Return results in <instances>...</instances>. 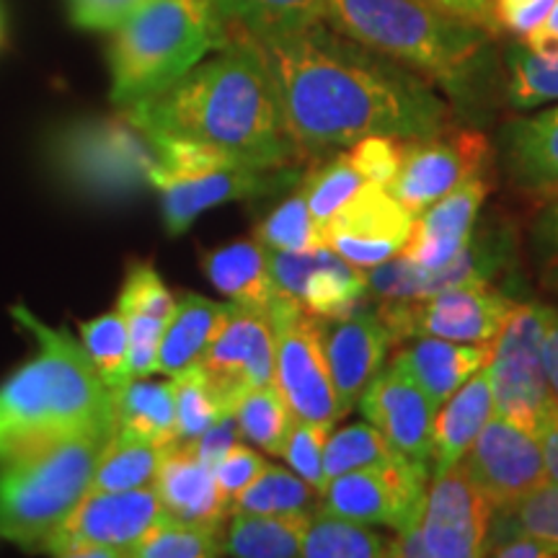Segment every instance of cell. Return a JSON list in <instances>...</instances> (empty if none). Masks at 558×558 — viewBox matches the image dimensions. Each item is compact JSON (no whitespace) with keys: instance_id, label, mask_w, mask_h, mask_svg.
<instances>
[{"instance_id":"6da1fadb","label":"cell","mask_w":558,"mask_h":558,"mask_svg":"<svg viewBox=\"0 0 558 558\" xmlns=\"http://www.w3.org/2000/svg\"><path fill=\"white\" fill-rule=\"evenodd\" d=\"M262 54L292 143L303 156L362 137L427 140L456 130L429 78L324 24L248 39Z\"/></svg>"},{"instance_id":"7a4b0ae2","label":"cell","mask_w":558,"mask_h":558,"mask_svg":"<svg viewBox=\"0 0 558 558\" xmlns=\"http://www.w3.org/2000/svg\"><path fill=\"white\" fill-rule=\"evenodd\" d=\"M122 111L150 140H186L251 169H282L303 156L284 128L269 70L248 39H230L169 88Z\"/></svg>"},{"instance_id":"3957f363","label":"cell","mask_w":558,"mask_h":558,"mask_svg":"<svg viewBox=\"0 0 558 558\" xmlns=\"http://www.w3.org/2000/svg\"><path fill=\"white\" fill-rule=\"evenodd\" d=\"M11 316L39 341L37 354L0 386V465L86 435H111V388L65 329L24 308Z\"/></svg>"},{"instance_id":"277c9868","label":"cell","mask_w":558,"mask_h":558,"mask_svg":"<svg viewBox=\"0 0 558 558\" xmlns=\"http://www.w3.org/2000/svg\"><path fill=\"white\" fill-rule=\"evenodd\" d=\"M326 24L450 90L492 39L424 0H326Z\"/></svg>"},{"instance_id":"5b68a950","label":"cell","mask_w":558,"mask_h":558,"mask_svg":"<svg viewBox=\"0 0 558 558\" xmlns=\"http://www.w3.org/2000/svg\"><path fill=\"white\" fill-rule=\"evenodd\" d=\"M228 41L213 0H153L111 32V101L148 99Z\"/></svg>"},{"instance_id":"8992f818","label":"cell","mask_w":558,"mask_h":558,"mask_svg":"<svg viewBox=\"0 0 558 558\" xmlns=\"http://www.w3.org/2000/svg\"><path fill=\"white\" fill-rule=\"evenodd\" d=\"M109 435L73 437L0 465V538L41 546L94 486Z\"/></svg>"},{"instance_id":"52a82bcc","label":"cell","mask_w":558,"mask_h":558,"mask_svg":"<svg viewBox=\"0 0 558 558\" xmlns=\"http://www.w3.org/2000/svg\"><path fill=\"white\" fill-rule=\"evenodd\" d=\"M50 163L81 197L122 202L150 190L160 158L156 143L120 111L60 128L50 140Z\"/></svg>"},{"instance_id":"ba28073f","label":"cell","mask_w":558,"mask_h":558,"mask_svg":"<svg viewBox=\"0 0 558 558\" xmlns=\"http://www.w3.org/2000/svg\"><path fill=\"white\" fill-rule=\"evenodd\" d=\"M548 316L550 305H514L494 339V354L488 360L494 414L535 437L558 418L543 357Z\"/></svg>"},{"instance_id":"9c48e42d","label":"cell","mask_w":558,"mask_h":558,"mask_svg":"<svg viewBox=\"0 0 558 558\" xmlns=\"http://www.w3.org/2000/svg\"><path fill=\"white\" fill-rule=\"evenodd\" d=\"M494 507L473 484L463 463L439 473L427 488L422 518L407 533H396L388 556L471 558L484 556Z\"/></svg>"},{"instance_id":"30bf717a","label":"cell","mask_w":558,"mask_h":558,"mask_svg":"<svg viewBox=\"0 0 558 558\" xmlns=\"http://www.w3.org/2000/svg\"><path fill=\"white\" fill-rule=\"evenodd\" d=\"M163 518L156 486L130 492L90 488L62 527L47 535L41 548L68 558L135 556L140 543Z\"/></svg>"},{"instance_id":"8fae6325","label":"cell","mask_w":558,"mask_h":558,"mask_svg":"<svg viewBox=\"0 0 558 558\" xmlns=\"http://www.w3.org/2000/svg\"><path fill=\"white\" fill-rule=\"evenodd\" d=\"M518 300L494 284H471L418 300H380L378 313L396 344L435 337L463 344H492Z\"/></svg>"},{"instance_id":"7c38bea8","label":"cell","mask_w":558,"mask_h":558,"mask_svg":"<svg viewBox=\"0 0 558 558\" xmlns=\"http://www.w3.org/2000/svg\"><path fill=\"white\" fill-rule=\"evenodd\" d=\"M269 318L277 341L275 386L282 390L292 414L303 422L337 424L344 416L320 341L318 318L282 295L271 305Z\"/></svg>"},{"instance_id":"4fadbf2b","label":"cell","mask_w":558,"mask_h":558,"mask_svg":"<svg viewBox=\"0 0 558 558\" xmlns=\"http://www.w3.org/2000/svg\"><path fill=\"white\" fill-rule=\"evenodd\" d=\"M518 259V239L507 226L492 222L471 235L465 248L450 264L427 269L399 254L393 259L369 267L367 284L378 300H418L437 292L492 284Z\"/></svg>"},{"instance_id":"5bb4252c","label":"cell","mask_w":558,"mask_h":558,"mask_svg":"<svg viewBox=\"0 0 558 558\" xmlns=\"http://www.w3.org/2000/svg\"><path fill=\"white\" fill-rule=\"evenodd\" d=\"M429 469L403 458L393 465L349 471L331 478L320 509L339 518L407 533L422 518Z\"/></svg>"},{"instance_id":"9a60e30c","label":"cell","mask_w":558,"mask_h":558,"mask_svg":"<svg viewBox=\"0 0 558 558\" xmlns=\"http://www.w3.org/2000/svg\"><path fill=\"white\" fill-rule=\"evenodd\" d=\"M492 160V145L481 132L450 130L427 140H407L403 158L388 192L414 218L445 194L473 177H484Z\"/></svg>"},{"instance_id":"2e32d148","label":"cell","mask_w":558,"mask_h":558,"mask_svg":"<svg viewBox=\"0 0 558 558\" xmlns=\"http://www.w3.org/2000/svg\"><path fill=\"white\" fill-rule=\"evenodd\" d=\"M275 357L277 341L269 313L233 303L199 367L220 407L233 411L248 390L275 383Z\"/></svg>"},{"instance_id":"e0dca14e","label":"cell","mask_w":558,"mask_h":558,"mask_svg":"<svg viewBox=\"0 0 558 558\" xmlns=\"http://www.w3.org/2000/svg\"><path fill=\"white\" fill-rule=\"evenodd\" d=\"M414 215L388 186L365 181L333 218L326 222L324 241L341 259L369 269L399 256L411 239Z\"/></svg>"},{"instance_id":"ac0fdd59","label":"cell","mask_w":558,"mask_h":558,"mask_svg":"<svg viewBox=\"0 0 558 558\" xmlns=\"http://www.w3.org/2000/svg\"><path fill=\"white\" fill-rule=\"evenodd\" d=\"M463 469L494 509H501L548 481L541 437L494 414L465 452Z\"/></svg>"},{"instance_id":"d6986e66","label":"cell","mask_w":558,"mask_h":558,"mask_svg":"<svg viewBox=\"0 0 558 558\" xmlns=\"http://www.w3.org/2000/svg\"><path fill=\"white\" fill-rule=\"evenodd\" d=\"M300 184L295 166L282 169H248V166H228V169L197 173V177L160 179L156 190L163 205V222L171 239L186 233L192 222L205 209L241 199L267 197V194L288 192Z\"/></svg>"},{"instance_id":"ffe728a7","label":"cell","mask_w":558,"mask_h":558,"mask_svg":"<svg viewBox=\"0 0 558 558\" xmlns=\"http://www.w3.org/2000/svg\"><path fill=\"white\" fill-rule=\"evenodd\" d=\"M360 411L396 450L432 471L437 407L396 362L373 375L360 396Z\"/></svg>"},{"instance_id":"44dd1931","label":"cell","mask_w":558,"mask_h":558,"mask_svg":"<svg viewBox=\"0 0 558 558\" xmlns=\"http://www.w3.org/2000/svg\"><path fill=\"white\" fill-rule=\"evenodd\" d=\"M320 341L337 388L341 416L360 403L362 390L383 367L388 349L396 344L393 333L375 311H354L347 318H318Z\"/></svg>"},{"instance_id":"7402d4cb","label":"cell","mask_w":558,"mask_h":558,"mask_svg":"<svg viewBox=\"0 0 558 558\" xmlns=\"http://www.w3.org/2000/svg\"><path fill=\"white\" fill-rule=\"evenodd\" d=\"M153 486H156L166 518L226 530L230 499L220 488L213 465H207L190 445L171 442L163 450Z\"/></svg>"},{"instance_id":"603a6c76","label":"cell","mask_w":558,"mask_h":558,"mask_svg":"<svg viewBox=\"0 0 558 558\" xmlns=\"http://www.w3.org/2000/svg\"><path fill=\"white\" fill-rule=\"evenodd\" d=\"M488 192H492V184L484 177H473L445 194L442 199H437L435 205H429L414 218L411 239L401 254L427 269L450 264L471 241L473 226H476Z\"/></svg>"},{"instance_id":"cb8c5ba5","label":"cell","mask_w":558,"mask_h":558,"mask_svg":"<svg viewBox=\"0 0 558 558\" xmlns=\"http://www.w3.org/2000/svg\"><path fill=\"white\" fill-rule=\"evenodd\" d=\"M499 156L514 190L558 197V107L509 120L499 130Z\"/></svg>"},{"instance_id":"d4e9b609","label":"cell","mask_w":558,"mask_h":558,"mask_svg":"<svg viewBox=\"0 0 558 558\" xmlns=\"http://www.w3.org/2000/svg\"><path fill=\"white\" fill-rule=\"evenodd\" d=\"M494 344H463L435 337H418L414 344L403 347L393 362L411 375L429 401L439 409L471 375L488 365Z\"/></svg>"},{"instance_id":"484cf974","label":"cell","mask_w":558,"mask_h":558,"mask_svg":"<svg viewBox=\"0 0 558 558\" xmlns=\"http://www.w3.org/2000/svg\"><path fill=\"white\" fill-rule=\"evenodd\" d=\"M492 416L494 396L486 365L476 375H471L437 409L435 435H432V471H435V476L463 460V456L473 445V439L481 435V429L486 427V422Z\"/></svg>"},{"instance_id":"4316f807","label":"cell","mask_w":558,"mask_h":558,"mask_svg":"<svg viewBox=\"0 0 558 558\" xmlns=\"http://www.w3.org/2000/svg\"><path fill=\"white\" fill-rule=\"evenodd\" d=\"M202 269L209 282L218 288L230 303L269 313L279 292L271 282L267 246L259 241H235L213 248L202 256Z\"/></svg>"},{"instance_id":"83f0119b","label":"cell","mask_w":558,"mask_h":558,"mask_svg":"<svg viewBox=\"0 0 558 558\" xmlns=\"http://www.w3.org/2000/svg\"><path fill=\"white\" fill-rule=\"evenodd\" d=\"M230 311H233V303H215L197 292L179 295L177 311L166 324L163 339H160L158 373L173 378V375L199 365Z\"/></svg>"},{"instance_id":"f1b7e54d","label":"cell","mask_w":558,"mask_h":558,"mask_svg":"<svg viewBox=\"0 0 558 558\" xmlns=\"http://www.w3.org/2000/svg\"><path fill=\"white\" fill-rule=\"evenodd\" d=\"M367 292V271H362V267L341 259L331 246L311 251L308 271L300 290V305L311 316L326 320L352 316L360 311Z\"/></svg>"},{"instance_id":"f546056e","label":"cell","mask_w":558,"mask_h":558,"mask_svg":"<svg viewBox=\"0 0 558 558\" xmlns=\"http://www.w3.org/2000/svg\"><path fill=\"white\" fill-rule=\"evenodd\" d=\"M230 39H264L324 24L326 0H213Z\"/></svg>"},{"instance_id":"4dcf8cb0","label":"cell","mask_w":558,"mask_h":558,"mask_svg":"<svg viewBox=\"0 0 558 558\" xmlns=\"http://www.w3.org/2000/svg\"><path fill=\"white\" fill-rule=\"evenodd\" d=\"M313 512H233L222 530V554L239 558H292L303 554Z\"/></svg>"},{"instance_id":"1f68e13d","label":"cell","mask_w":558,"mask_h":558,"mask_svg":"<svg viewBox=\"0 0 558 558\" xmlns=\"http://www.w3.org/2000/svg\"><path fill=\"white\" fill-rule=\"evenodd\" d=\"M111 409H114V427L148 437L153 442L163 445V448H169L171 442L179 439L173 380H124L122 386L111 388Z\"/></svg>"},{"instance_id":"d6a6232c","label":"cell","mask_w":558,"mask_h":558,"mask_svg":"<svg viewBox=\"0 0 558 558\" xmlns=\"http://www.w3.org/2000/svg\"><path fill=\"white\" fill-rule=\"evenodd\" d=\"M163 445L135 435V432L114 427L104 445L99 465L94 473L96 492H130L156 484L160 460H163Z\"/></svg>"},{"instance_id":"836d02e7","label":"cell","mask_w":558,"mask_h":558,"mask_svg":"<svg viewBox=\"0 0 558 558\" xmlns=\"http://www.w3.org/2000/svg\"><path fill=\"white\" fill-rule=\"evenodd\" d=\"M390 541L365 522L339 518V514L316 509L305 530L303 554L308 558H380L388 556Z\"/></svg>"},{"instance_id":"e575fe53","label":"cell","mask_w":558,"mask_h":558,"mask_svg":"<svg viewBox=\"0 0 558 558\" xmlns=\"http://www.w3.org/2000/svg\"><path fill=\"white\" fill-rule=\"evenodd\" d=\"M233 411L235 418H239L241 437L259 445L269 456H282L292 424H295V414H292L290 403L284 401L282 390L275 383L248 390L235 403Z\"/></svg>"},{"instance_id":"d590c367","label":"cell","mask_w":558,"mask_h":558,"mask_svg":"<svg viewBox=\"0 0 558 558\" xmlns=\"http://www.w3.org/2000/svg\"><path fill=\"white\" fill-rule=\"evenodd\" d=\"M407 456L393 448L373 424H347L331 432L324 448V476L326 484L331 478L349 471L378 469V465H393Z\"/></svg>"},{"instance_id":"8d00e7d4","label":"cell","mask_w":558,"mask_h":558,"mask_svg":"<svg viewBox=\"0 0 558 558\" xmlns=\"http://www.w3.org/2000/svg\"><path fill=\"white\" fill-rule=\"evenodd\" d=\"M494 512L497 518L488 525L486 543L505 538L509 533H527L558 548V481H543L525 497Z\"/></svg>"},{"instance_id":"74e56055","label":"cell","mask_w":558,"mask_h":558,"mask_svg":"<svg viewBox=\"0 0 558 558\" xmlns=\"http://www.w3.org/2000/svg\"><path fill=\"white\" fill-rule=\"evenodd\" d=\"M316 488L300 478L295 471L269 465L243 492L230 501V512H311L316 505Z\"/></svg>"},{"instance_id":"f35d334b","label":"cell","mask_w":558,"mask_h":558,"mask_svg":"<svg viewBox=\"0 0 558 558\" xmlns=\"http://www.w3.org/2000/svg\"><path fill=\"white\" fill-rule=\"evenodd\" d=\"M81 344L109 388L130 380V329L122 311L104 313L81 324Z\"/></svg>"},{"instance_id":"ab89813d","label":"cell","mask_w":558,"mask_h":558,"mask_svg":"<svg viewBox=\"0 0 558 558\" xmlns=\"http://www.w3.org/2000/svg\"><path fill=\"white\" fill-rule=\"evenodd\" d=\"M507 99L514 109L558 101V58H543L525 41L507 50Z\"/></svg>"},{"instance_id":"60d3db41","label":"cell","mask_w":558,"mask_h":558,"mask_svg":"<svg viewBox=\"0 0 558 558\" xmlns=\"http://www.w3.org/2000/svg\"><path fill=\"white\" fill-rule=\"evenodd\" d=\"M256 241L275 251H313L326 246L303 192H292L256 226Z\"/></svg>"},{"instance_id":"b9f144b4","label":"cell","mask_w":558,"mask_h":558,"mask_svg":"<svg viewBox=\"0 0 558 558\" xmlns=\"http://www.w3.org/2000/svg\"><path fill=\"white\" fill-rule=\"evenodd\" d=\"M222 556V530L190 525L171 518H160L145 535L135 558H213Z\"/></svg>"},{"instance_id":"7bdbcfd3","label":"cell","mask_w":558,"mask_h":558,"mask_svg":"<svg viewBox=\"0 0 558 558\" xmlns=\"http://www.w3.org/2000/svg\"><path fill=\"white\" fill-rule=\"evenodd\" d=\"M362 184H365V179H362L357 169L349 163L347 156L326 160V163L316 166V169H311L303 179H300V192L308 199L311 215L316 218L320 233H324L326 222L339 213L341 205H344Z\"/></svg>"},{"instance_id":"ee69618b","label":"cell","mask_w":558,"mask_h":558,"mask_svg":"<svg viewBox=\"0 0 558 558\" xmlns=\"http://www.w3.org/2000/svg\"><path fill=\"white\" fill-rule=\"evenodd\" d=\"M173 393H177V442L192 445L215 418L226 414L199 365L173 375Z\"/></svg>"},{"instance_id":"f6af8a7d","label":"cell","mask_w":558,"mask_h":558,"mask_svg":"<svg viewBox=\"0 0 558 558\" xmlns=\"http://www.w3.org/2000/svg\"><path fill=\"white\" fill-rule=\"evenodd\" d=\"M331 432L333 424L329 422H303V418H295L282 450V458L288 460L290 469L300 478L308 481L318 494H324L326 486H329L324 476V448Z\"/></svg>"},{"instance_id":"bcb514c9","label":"cell","mask_w":558,"mask_h":558,"mask_svg":"<svg viewBox=\"0 0 558 558\" xmlns=\"http://www.w3.org/2000/svg\"><path fill=\"white\" fill-rule=\"evenodd\" d=\"M117 311L124 316H153L160 320H171L177 311V298L166 288L163 279L150 264H132L124 279V288L120 292V303Z\"/></svg>"},{"instance_id":"7dc6e473","label":"cell","mask_w":558,"mask_h":558,"mask_svg":"<svg viewBox=\"0 0 558 558\" xmlns=\"http://www.w3.org/2000/svg\"><path fill=\"white\" fill-rule=\"evenodd\" d=\"M403 143L407 140H396L386 135H369L362 137L357 143L349 145V163L357 169V173L365 181H375V184L388 186L390 179L399 171L403 158Z\"/></svg>"},{"instance_id":"c3c4849f","label":"cell","mask_w":558,"mask_h":558,"mask_svg":"<svg viewBox=\"0 0 558 558\" xmlns=\"http://www.w3.org/2000/svg\"><path fill=\"white\" fill-rule=\"evenodd\" d=\"M150 3L153 0H65V9L78 29L111 34Z\"/></svg>"},{"instance_id":"681fc988","label":"cell","mask_w":558,"mask_h":558,"mask_svg":"<svg viewBox=\"0 0 558 558\" xmlns=\"http://www.w3.org/2000/svg\"><path fill=\"white\" fill-rule=\"evenodd\" d=\"M530 254L543 288L558 295V199L550 202L530 228Z\"/></svg>"},{"instance_id":"f907efd6","label":"cell","mask_w":558,"mask_h":558,"mask_svg":"<svg viewBox=\"0 0 558 558\" xmlns=\"http://www.w3.org/2000/svg\"><path fill=\"white\" fill-rule=\"evenodd\" d=\"M264 469H267V460H264L256 450H251L246 445L239 442L220 458L218 465H215V476H218V484L222 492H226V497L233 501Z\"/></svg>"},{"instance_id":"816d5d0a","label":"cell","mask_w":558,"mask_h":558,"mask_svg":"<svg viewBox=\"0 0 558 558\" xmlns=\"http://www.w3.org/2000/svg\"><path fill=\"white\" fill-rule=\"evenodd\" d=\"M554 3L556 0H494V16L499 29L525 39L543 24Z\"/></svg>"},{"instance_id":"f5cc1de1","label":"cell","mask_w":558,"mask_h":558,"mask_svg":"<svg viewBox=\"0 0 558 558\" xmlns=\"http://www.w3.org/2000/svg\"><path fill=\"white\" fill-rule=\"evenodd\" d=\"M239 442H241L239 418H235V411H226V414H220L197 439H194L190 448L197 452L207 465H213L215 469V465L220 463V458Z\"/></svg>"},{"instance_id":"db71d44e","label":"cell","mask_w":558,"mask_h":558,"mask_svg":"<svg viewBox=\"0 0 558 558\" xmlns=\"http://www.w3.org/2000/svg\"><path fill=\"white\" fill-rule=\"evenodd\" d=\"M484 556L499 558H558V548L550 543L535 538L527 533H509L505 538L488 541L484 546Z\"/></svg>"},{"instance_id":"11a10c76","label":"cell","mask_w":558,"mask_h":558,"mask_svg":"<svg viewBox=\"0 0 558 558\" xmlns=\"http://www.w3.org/2000/svg\"><path fill=\"white\" fill-rule=\"evenodd\" d=\"M424 3L435 5V9L450 13V16L469 21L473 26H481L488 34H497L499 24L494 16V0H424Z\"/></svg>"},{"instance_id":"9f6ffc18","label":"cell","mask_w":558,"mask_h":558,"mask_svg":"<svg viewBox=\"0 0 558 558\" xmlns=\"http://www.w3.org/2000/svg\"><path fill=\"white\" fill-rule=\"evenodd\" d=\"M522 41H525L533 52L543 54V58H558V0L554 3V9H550L548 16L543 19L538 29L530 32Z\"/></svg>"},{"instance_id":"6f0895ef","label":"cell","mask_w":558,"mask_h":558,"mask_svg":"<svg viewBox=\"0 0 558 558\" xmlns=\"http://www.w3.org/2000/svg\"><path fill=\"white\" fill-rule=\"evenodd\" d=\"M543 357H546V373L550 396H554L556 414H558V311L550 308L546 337H543Z\"/></svg>"},{"instance_id":"680465c9","label":"cell","mask_w":558,"mask_h":558,"mask_svg":"<svg viewBox=\"0 0 558 558\" xmlns=\"http://www.w3.org/2000/svg\"><path fill=\"white\" fill-rule=\"evenodd\" d=\"M541 448L543 458H546L548 478L558 481V418L541 435Z\"/></svg>"},{"instance_id":"91938a15","label":"cell","mask_w":558,"mask_h":558,"mask_svg":"<svg viewBox=\"0 0 558 558\" xmlns=\"http://www.w3.org/2000/svg\"><path fill=\"white\" fill-rule=\"evenodd\" d=\"M0 41H3V13H0Z\"/></svg>"}]
</instances>
